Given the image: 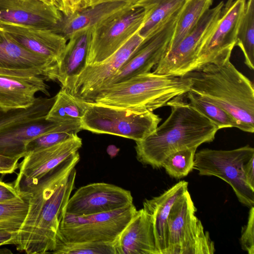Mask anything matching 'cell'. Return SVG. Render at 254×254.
Listing matches in <instances>:
<instances>
[{
	"label": "cell",
	"instance_id": "cell-25",
	"mask_svg": "<svg viewBox=\"0 0 254 254\" xmlns=\"http://www.w3.org/2000/svg\"><path fill=\"white\" fill-rule=\"evenodd\" d=\"M185 0H139L132 6L144 11L142 26L138 31L143 39L163 25L182 7Z\"/></svg>",
	"mask_w": 254,
	"mask_h": 254
},
{
	"label": "cell",
	"instance_id": "cell-19",
	"mask_svg": "<svg viewBox=\"0 0 254 254\" xmlns=\"http://www.w3.org/2000/svg\"><path fill=\"white\" fill-rule=\"evenodd\" d=\"M62 124L49 121L45 117L0 128V154L19 159L23 158L31 140L55 130Z\"/></svg>",
	"mask_w": 254,
	"mask_h": 254
},
{
	"label": "cell",
	"instance_id": "cell-22",
	"mask_svg": "<svg viewBox=\"0 0 254 254\" xmlns=\"http://www.w3.org/2000/svg\"><path fill=\"white\" fill-rule=\"evenodd\" d=\"M188 191V183L181 181L159 196L145 199L143 208L150 216L158 254H165L168 244V219L175 202Z\"/></svg>",
	"mask_w": 254,
	"mask_h": 254
},
{
	"label": "cell",
	"instance_id": "cell-32",
	"mask_svg": "<svg viewBox=\"0 0 254 254\" xmlns=\"http://www.w3.org/2000/svg\"><path fill=\"white\" fill-rule=\"evenodd\" d=\"M116 241L67 242L58 241L52 253L56 254H117Z\"/></svg>",
	"mask_w": 254,
	"mask_h": 254
},
{
	"label": "cell",
	"instance_id": "cell-38",
	"mask_svg": "<svg viewBox=\"0 0 254 254\" xmlns=\"http://www.w3.org/2000/svg\"><path fill=\"white\" fill-rule=\"evenodd\" d=\"M243 174L246 183L254 190V156L244 164Z\"/></svg>",
	"mask_w": 254,
	"mask_h": 254
},
{
	"label": "cell",
	"instance_id": "cell-9",
	"mask_svg": "<svg viewBox=\"0 0 254 254\" xmlns=\"http://www.w3.org/2000/svg\"><path fill=\"white\" fill-rule=\"evenodd\" d=\"M142 8L129 5L92 29L87 65L100 63L118 51L141 28Z\"/></svg>",
	"mask_w": 254,
	"mask_h": 254
},
{
	"label": "cell",
	"instance_id": "cell-36",
	"mask_svg": "<svg viewBox=\"0 0 254 254\" xmlns=\"http://www.w3.org/2000/svg\"><path fill=\"white\" fill-rule=\"evenodd\" d=\"M63 2L64 16L70 15L89 6L88 0H63Z\"/></svg>",
	"mask_w": 254,
	"mask_h": 254
},
{
	"label": "cell",
	"instance_id": "cell-23",
	"mask_svg": "<svg viewBox=\"0 0 254 254\" xmlns=\"http://www.w3.org/2000/svg\"><path fill=\"white\" fill-rule=\"evenodd\" d=\"M91 33L92 29L80 30L68 39L55 77L62 88L67 89L86 66Z\"/></svg>",
	"mask_w": 254,
	"mask_h": 254
},
{
	"label": "cell",
	"instance_id": "cell-30",
	"mask_svg": "<svg viewBox=\"0 0 254 254\" xmlns=\"http://www.w3.org/2000/svg\"><path fill=\"white\" fill-rule=\"evenodd\" d=\"M0 203V229L17 233L28 212L29 202L27 195Z\"/></svg>",
	"mask_w": 254,
	"mask_h": 254
},
{
	"label": "cell",
	"instance_id": "cell-2",
	"mask_svg": "<svg viewBox=\"0 0 254 254\" xmlns=\"http://www.w3.org/2000/svg\"><path fill=\"white\" fill-rule=\"evenodd\" d=\"M184 95L167 103L171 111L162 124L143 140L135 141L136 159L142 164L154 169L162 168L172 153L197 148L214 139L217 127L185 101Z\"/></svg>",
	"mask_w": 254,
	"mask_h": 254
},
{
	"label": "cell",
	"instance_id": "cell-11",
	"mask_svg": "<svg viewBox=\"0 0 254 254\" xmlns=\"http://www.w3.org/2000/svg\"><path fill=\"white\" fill-rule=\"evenodd\" d=\"M246 0H227L212 30L201 46L190 71L231 57L236 46Z\"/></svg>",
	"mask_w": 254,
	"mask_h": 254
},
{
	"label": "cell",
	"instance_id": "cell-1",
	"mask_svg": "<svg viewBox=\"0 0 254 254\" xmlns=\"http://www.w3.org/2000/svg\"><path fill=\"white\" fill-rule=\"evenodd\" d=\"M78 151L43 177L25 193L29 207L17 232L16 250L28 254L52 253L56 246L65 206L74 187Z\"/></svg>",
	"mask_w": 254,
	"mask_h": 254
},
{
	"label": "cell",
	"instance_id": "cell-34",
	"mask_svg": "<svg viewBox=\"0 0 254 254\" xmlns=\"http://www.w3.org/2000/svg\"><path fill=\"white\" fill-rule=\"evenodd\" d=\"M240 241L244 251L254 254V206L250 208L248 221L242 228Z\"/></svg>",
	"mask_w": 254,
	"mask_h": 254
},
{
	"label": "cell",
	"instance_id": "cell-20",
	"mask_svg": "<svg viewBox=\"0 0 254 254\" xmlns=\"http://www.w3.org/2000/svg\"><path fill=\"white\" fill-rule=\"evenodd\" d=\"M40 76H20L0 74V108H26L35 102L37 92L50 96L49 86Z\"/></svg>",
	"mask_w": 254,
	"mask_h": 254
},
{
	"label": "cell",
	"instance_id": "cell-6",
	"mask_svg": "<svg viewBox=\"0 0 254 254\" xmlns=\"http://www.w3.org/2000/svg\"><path fill=\"white\" fill-rule=\"evenodd\" d=\"M196 211L188 191L173 204L168 219V244L165 254L215 253L214 243L196 216Z\"/></svg>",
	"mask_w": 254,
	"mask_h": 254
},
{
	"label": "cell",
	"instance_id": "cell-8",
	"mask_svg": "<svg viewBox=\"0 0 254 254\" xmlns=\"http://www.w3.org/2000/svg\"><path fill=\"white\" fill-rule=\"evenodd\" d=\"M136 211L132 203L115 210L87 215L64 213L57 242H114Z\"/></svg>",
	"mask_w": 254,
	"mask_h": 254
},
{
	"label": "cell",
	"instance_id": "cell-40",
	"mask_svg": "<svg viewBox=\"0 0 254 254\" xmlns=\"http://www.w3.org/2000/svg\"><path fill=\"white\" fill-rule=\"evenodd\" d=\"M44 4L53 7L62 13L64 10L63 0H39Z\"/></svg>",
	"mask_w": 254,
	"mask_h": 254
},
{
	"label": "cell",
	"instance_id": "cell-21",
	"mask_svg": "<svg viewBox=\"0 0 254 254\" xmlns=\"http://www.w3.org/2000/svg\"><path fill=\"white\" fill-rule=\"evenodd\" d=\"M117 254H158L152 221L142 209L137 210L116 241Z\"/></svg>",
	"mask_w": 254,
	"mask_h": 254
},
{
	"label": "cell",
	"instance_id": "cell-35",
	"mask_svg": "<svg viewBox=\"0 0 254 254\" xmlns=\"http://www.w3.org/2000/svg\"><path fill=\"white\" fill-rule=\"evenodd\" d=\"M20 195L13 183H6L0 180V203L14 199Z\"/></svg>",
	"mask_w": 254,
	"mask_h": 254
},
{
	"label": "cell",
	"instance_id": "cell-14",
	"mask_svg": "<svg viewBox=\"0 0 254 254\" xmlns=\"http://www.w3.org/2000/svg\"><path fill=\"white\" fill-rule=\"evenodd\" d=\"M132 203L129 190L113 184L95 183L79 188L70 196L64 213L87 215L115 210Z\"/></svg>",
	"mask_w": 254,
	"mask_h": 254
},
{
	"label": "cell",
	"instance_id": "cell-24",
	"mask_svg": "<svg viewBox=\"0 0 254 254\" xmlns=\"http://www.w3.org/2000/svg\"><path fill=\"white\" fill-rule=\"evenodd\" d=\"M129 4L122 1H105L89 6L69 16H63L56 33L67 40L76 32L92 29L118 13Z\"/></svg>",
	"mask_w": 254,
	"mask_h": 254
},
{
	"label": "cell",
	"instance_id": "cell-33",
	"mask_svg": "<svg viewBox=\"0 0 254 254\" xmlns=\"http://www.w3.org/2000/svg\"><path fill=\"white\" fill-rule=\"evenodd\" d=\"M197 148L180 150L168 156L163 163L166 172L176 179L184 178L193 169L194 155Z\"/></svg>",
	"mask_w": 254,
	"mask_h": 254
},
{
	"label": "cell",
	"instance_id": "cell-41",
	"mask_svg": "<svg viewBox=\"0 0 254 254\" xmlns=\"http://www.w3.org/2000/svg\"><path fill=\"white\" fill-rule=\"evenodd\" d=\"M139 0H103L102 2L105 1H122L129 4H134Z\"/></svg>",
	"mask_w": 254,
	"mask_h": 254
},
{
	"label": "cell",
	"instance_id": "cell-10",
	"mask_svg": "<svg viewBox=\"0 0 254 254\" xmlns=\"http://www.w3.org/2000/svg\"><path fill=\"white\" fill-rule=\"evenodd\" d=\"M224 3L209 8L192 30L155 66L154 73L182 77L191 70L197 54L219 19Z\"/></svg>",
	"mask_w": 254,
	"mask_h": 254
},
{
	"label": "cell",
	"instance_id": "cell-29",
	"mask_svg": "<svg viewBox=\"0 0 254 254\" xmlns=\"http://www.w3.org/2000/svg\"><path fill=\"white\" fill-rule=\"evenodd\" d=\"M186 95L189 104L208 119L219 129L228 127L239 129V126L236 120L223 109L191 91H188Z\"/></svg>",
	"mask_w": 254,
	"mask_h": 254
},
{
	"label": "cell",
	"instance_id": "cell-28",
	"mask_svg": "<svg viewBox=\"0 0 254 254\" xmlns=\"http://www.w3.org/2000/svg\"><path fill=\"white\" fill-rule=\"evenodd\" d=\"M236 46L243 53L245 64L254 68V0H248L239 26Z\"/></svg>",
	"mask_w": 254,
	"mask_h": 254
},
{
	"label": "cell",
	"instance_id": "cell-18",
	"mask_svg": "<svg viewBox=\"0 0 254 254\" xmlns=\"http://www.w3.org/2000/svg\"><path fill=\"white\" fill-rule=\"evenodd\" d=\"M0 28L19 45L58 67L67 41L64 37L52 31L14 25L0 24Z\"/></svg>",
	"mask_w": 254,
	"mask_h": 254
},
{
	"label": "cell",
	"instance_id": "cell-27",
	"mask_svg": "<svg viewBox=\"0 0 254 254\" xmlns=\"http://www.w3.org/2000/svg\"><path fill=\"white\" fill-rule=\"evenodd\" d=\"M213 0H185L179 11L167 52L174 48L210 8Z\"/></svg>",
	"mask_w": 254,
	"mask_h": 254
},
{
	"label": "cell",
	"instance_id": "cell-4",
	"mask_svg": "<svg viewBox=\"0 0 254 254\" xmlns=\"http://www.w3.org/2000/svg\"><path fill=\"white\" fill-rule=\"evenodd\" d=\"M190 83L185 76L149 72L102 88L86 101L136 111H153L186 94Z\"/></svg>",
	"mask_w": 254,
	"mask_h": 254
},
{
	"label": "cell",
	"instance_id": "cell-16",
	"mask_svg": "<svg viewBox=\"0 0 254 254\" xmlns=\"http://www.w3.org/2000/svg\"><path fill=\"white\" fill-rule=\"evenodd\" d=\"M63 13L39 0H0V24L56 32Z\"/></svg>",
	"mask_w": 254,
	"mask_h": 254
},
{
	"label": "cell",
	"instance_id": "cell-3",
	"mask_svg": "<svg viewBox=\"0 0 254 254\" xmlns=\"http://www.w3.org/2000/svg\"><path fill=\"white\" fill-rule=\"evenodd\" d=\"M190 91L223 109L237 121L239 129L254 132V87L230 58L207 64L184 76Z\"/></svg>",
	"mask_w": 254,
	"mask_h": 254
},
{
	"label": "cell",
	"instance_id": "cell-31",
	"mask_svg": "<svg viewBox=\"0 0 254 254\" xmlns=\"http://www.w3.org/2000/svg\"><path fill=\"white\" fill-rule=\"evenodd\" d=\"M81 130V123H63L55 130L31 140L26 146V154L64 141L77 134Z\"/></svg>",
	"mask_w": 254,
	"mask_h": 254
},
{
	"label": "cell",
	"instance_id": "cell-5",
	"mask_svg": "<svg viewBox=\"0 0 254 254\" xmlns=\"http://www.w3.org/2000/svg\"><path fill=\"white\" fill-rule=\"evenodd\" d=\"M161 120L153 111H136L88 101L80 123L82 129L138 141L151 134Z\"/></svg>",
	"mask_w": 254,
	"mask_h": 254
},
{
	"label": "cell",
	"instance_id": "cell-13",
	"mask_svg": "<svg viewBox=\"0 0 254 254\" xmlns=\"http://www.w3.org/2000/svg\"><path fill=\"white\" fill-rule=\"evenodd\" d=\"M77 134L60 143L28 153L19 164V171L13 183L22 193L37 184L46 174L54 169L82 146Z\"/></svg>",
	"mask_w": 254,
	"mask_h": 254
},
{
	"label": "cell",
	"instance_id": "cell-12",
	"mask_svg": "<svg viewBox=\"0 0 254 254\" xmlns=\"http://www.w3.org/2000/svg\"><path fill=\"white\" fill-rule=\"evenodd\" d=\"M180 10L163 25L144 39L120 70L96 92L137 75L150 72L151 68L160 62L167 52Z\"/></svg>",
	"mask_w": 254,
	"mask_h": 254
},
{
	"label": "cell",
	"instance_id": "cell-7",
	"mask_svg": "<svg viewBox=\"0 0 254 254\" xmlns=\"http://www.w3.org/2000/svg\"><path fill=\"white\" fill-rule=\"evenodd\" d=\"M253 156L249 145L232 150L203 149L196 152L193 169L200 176H215L228 183L238 200L249 208L254 206V190L246 183L243 165Z\"/></svg>",
	"mask_w": 254,
	"mask_h": 254
},
{
	"label": "cell",
	"instance_id": "cell-43",
	"mask_svg": "<svg viewBox=\"0 0 254 254\" xmlns=\"http://www.w3.org/2000/svg\"><path fill=\"white\" fill-rule=\"evenodd\" d=\"M89 6H92L101 3L103 0H88Z\"/></svg>",
	"mask_w": 254,
	"mask_h": 254
},
{
	"label": "cell",
	"instance_id": "cell-26",
	"mask_svg": "<svg viewBox=\"0 0 254 254\" xmlns=\"http://www.w3.org/2000/svg\"><path fill=\"white\" fill-rule=\"evenodd\" d=\"M46 116L49 121L59 123H80L88 106V101L75 96L61 88Z\"/></svg>",
	"mask_w": 254,
	"mask_h": 254
},
{
	"label": "cell",
	"instance_id": "cell-17",
	"mask_svg": "<svg viewBox=\"0 0 254 254\" xmlns=\"http://www.w3.org/2000/svg\"><path fill=\"white\" fill-rule=\"evenodd\" d=\"M0 68L33 73L55 81L57 67L44 58L26 50L0 28Z\"/></svg>",
	"mask_w": 254,
	"mask_h": 254
},
{
	"label": "cell",
	"instance_id": "cell-42",
	"mask_svg": "<svg viewBox=\"0 0 254 254\" xmlns=\"http://www.w3.org/2000/svg\"><path fill=\"white\" fill-rule=\"evenodd\" d=\"M0 74L9 75H16V72L12 70L0 68Z\"/></svg>",
	"mask_w": 254,
	"mask_h": 254
},
{
	"label": "cell",
	"instance_id": "cell-37",
	"mask_svg": "<svg viewBox=\"0 0 254 254\" xmlns=\"http://www.w3.org/2000/svg\"><path fill=\"white\" fill-rule=\"evenodd\" d=\"M19 159L0 154V174L13 173L18 169Z\"/></svg>",
	"mask_w": 254,
	"mask_h": 254
},
{
	"label": "cell",
	"instance_id": "cell-39",
	"mask_svg": "<svg viewBox=\"0 0 254 254\" xmlns=\"http://www.w3.org/2000/svg\"><path fill=\"white\" fill-rule=\"evenodd\" d=\"M17 233L0 229V246L14 245Z\"/></svg>",
	"mask_w": 254,
	"mask_h": 254
},
{
	"label": "cell",
	"instance_id": "cell-15",
	"mask_svg": "<svg viewBox=\"0 0 254 254\" xmlns=\"http://www.w3.org/2000/svg\"><path fill=\"white\" fill-rule=\"evenodd\" d=\"M143 40L136 32L105 61L87 65L66 89L73 95L87 100L120 70Z\"/></svg>",
	"mask_w": 254,
	"mask_h": 254
}]
</instances>
